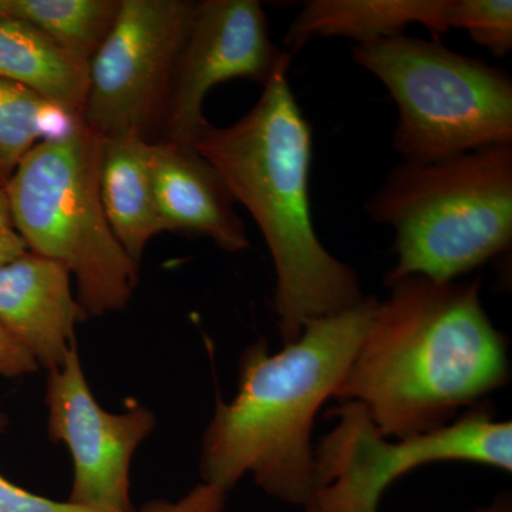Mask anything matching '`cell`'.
<instances>
[{"label":"cell","mask_w":512,"mask_h":512,"mask_svg":"<svg viewBox=\"0 0 512 512\" xmlns=\"http://www.w3.org/2000/svg\"><path fill=\"white\" fill-rule=\"evenodd\" d=\"M387 286L335 399L362 404L383 436L404 439L453 423L508 384L507 338L485 312L480 279Z\"/></svg>","instance_id":"6da1fadb"},{"label":"cell","mask_w":512,"mask_h":512,"mask_svg":"<svg viewBox=\"0 0 512 512\" xmlns=\"http://www.w3.org/2000/svg\"><path fill=\"white\" fill-rule=\"evenodd\" d=\"M271 77L254 107L229 127L208 124L191 144L252 215L274 261V309L285 345L312 319L365 299L359 276L316 235L309 198L312 128L288 82Z\"/></svg>","instance_id":"7a4b0ae2"},{"label":"cell","mask_w":512,"mask_h":512,"mask_svg":"<svg viewBox=\"0 0 512 512\" xmlns=\"http://www.w3.org/2000/svg\"><path fill=\"white\" fill-rule=\"evenodd\" d=\"M375 296L312 319L302 335L272 353L266 340L241 357L238 393L218 403L202 439L204 483L225 493L251 474L266 494L305 507L313 484L312 430L365 339Z\"/></svg>","instance_id":"3957f363"},{"label":"cell","mask_w":512,"mask_h":512,"mask_svg":"<svg viewBox=\"0 0 512 512\" xmlns=\"http://www.w3.org/2000/svg\"><path fill=\"white\" fill-rule=\"evenodd\" d=\"M366 211L396 232L397 264L384 284L407 276L457 281L511 248L512 144L434 163L403 161Z\"/></svg>","instance_id":"277c9868"},{"label":"cell","mask_w":512,"mask_h":512,"mask_svg":"<svg viewBox=\"0 0 512 512\" xmlns=\"http://www.w3.org/2000/svg\"><path fill=\"white\" fill-rule=\"evenodd\" d=\"M101 146L82 121L66 136L39 141L5 185L13 228L29 252L69 269L84 316L123 311L138 282L101 205Z\"/></svg>","instance_id":"5b68a950"},{"label":"cell","mask_w":512,"mask_h":512,"mask_svg":"<svg viewBox=\"0 0 512 512\" xmlns=\"http://www.w3.org/2000/svg\"><path fill=\"white\" fill-rule=\"evenodd\" d=\"M399 109L393 147L406 163L512 144L510 73L437 40L400 35L352 47Z\"/></svg>","instance_id":"8992f818"},{"label":"cell","mask_w":512,"mask_h":512,"mask_svg":"<svg viewBox=\"0 0 512 512\" xmlns=\"http://www.w3.org/2000/svg\"><path fill=\"white\" fill-rule=\"evenodd\" d=\"M338 423L313 450V491L306 512H377L384 491L412 470L441 461L512 471V424L480 403L429 433L390 440L366 407L343 402Z\"/></svg>","instance_id":"52a82bcc"},{"label":"cell","mask_w":512,"mask_h":512,"mask_svg":"<svg viewBox=\"0 0 512 512\" xmlns=\"http://www.w3.org/2000/svg\"><path fill=\"white\" fill-rule=\"evenodd\" d=\"M194 0H120L89 63L83 123L101 138L156 141L178 57L197 12Z\"/></svg>","instance_id":"ba28073f"},{"label":"cell","mask_w":512,"mask_h":512,"mask_svg":"<svg viewBox=\"0 0 512 512\" xmlns=\"http://www.w3.org/2000/svg\"><path fill=\"white\" fill-rule=\"evenodd\" d=\"M292 53L274 45L268 19L256 0H202L177 66L156 141L194 143L208 120L207 94L218 84L242 79L265 87ZM154 143V141H153Z\"/></svg>","instance_id":"9c48e42d"},{"label":"cell","mask_w":512,"mask_h":512,"mask_svg":"<svg viewBox=\"0 0 512 512\" xmlns=\"http://www.w3.org/2000/svg\"><path fill=\"white\" fill-rule=\"evenodd\" d=\"M47 434L69 448L74 464L69 503L104 512H134L131 458L156 426L146 407L109 413L94 399L76 346L47 377Z\"/></svg>","instance_id":"30bf717a"},{"label":"cell","mask_w":512,"mask_h":512,"mask_svg":"<svg viewBox=\"0 0 512 512\" xmlns=\"http://www.w3.org/2000/svg\"><path fill=\"white\" fill-rule=\"evenodd\" d=\"M70 276L60 262L32 252L0 266V322L49 372L63 365L86 318Z\"/></svg>","instance_id":"8fae6325"},{"label":"cell","mask_w":512,"mask_h":512,"mask_svg":"<svg viewBox=\"0 0 512 512\" xmlns=\"http://www.w3.org/2000/svg\"><path fill=\"white\" fill-rule=\"evenodd\" d=\"M150 170L158 212L167 231L214 241L227 252L249 247L245 224L218 171L190 144L154 141Z\"/></svg>","instance_id":"7c38bea8"},{"label":"cell","mask_w":512,"mask_h":512,"mask_svg":"<svg viewBox=\"0 0 512 512\" xmlns=\"http://www.w3.org/2000/svg\"><path fill=\"white\" fill-rule=\"evenodd\" d=\"M150 146L140 137L103 138L101 146V205L111 231L137 268L148 242L167 232L154 195Z\"/></svg>","instance_id":"4fadbf2b"},{"label":"cell","mask_w":512,"mask_h":512,"mask_svg":"<svg viewBox=\"0 0 512 512\" xmlns=\"http://www.w3.org/2000/svg\"><path fill=\"white\" fill-rule=\"evenodd\" d=\"M448 0H309L285 35L292 52L318 37L342 36L357 45L404 35L413 23L434 36L450 32Z\"/></svg>","instance_id":"5bb4252c"},{"label":"cell","mask_w":512,"mask_h":512,"mask_svg":"<svg viewBox=\"0 0 512 512\" xmlns=\"http://www.w3.org/2000/svg\"><path fill=\"white\" fill-rule=\"evenodd\" d=\"M0 79L28 87L83 120L89 63L29 26L0 20Z\"/></svg>","instance_id":"9a60e30c"},{"label":"cell","mask_w":512,"mask_h":512,"mask_svg":"<svg viewBox=\"0 0 512 512\" xmlns=\"http://www.w3.org/2000/svg\"><path fill=\"white\" fill-rule=\"evenodd\" d=\"M119 8L120 0H0V20L29 26L90 63Z\"/></svg>","instance_id":"2e32d148"},{"label":"cell","mask_w":512,"mask_h":512,"mask_svg":"<svg viewBox=\"0 0 512 512\" xmlns=\"http://www.w3.org/2000/svg\"><path fill=\"white\" fill-rule=\"evenodd\" d=\"M82 121L28 87L0 79V170L10 178L39 141L66 136Z\"/></svg>","instance_id":"e0dca14e"},{"label":"cell","mask_w":512,"mask_h":512,"mask_svg":"<svg viewBox=\"0 0 512 512\" xmlns=\"http://www.w3.org/2000/svg\"><path fill=\"white\" fill-rule=\"evenodd\" d=\"M447 25L450 30H466L474 43L494 56L511 52V0H448Z\"/></svg>","instance_id":"ac0fdd59"},{"label":"cell","mask_w":512,"mask_h":512,"mask_svg":"<svg viewBox=\"0 0 512 512\" xmlns=\"http://www.w3.org/2000/svg\"><path fill=\"white\" fill-rule=\"evenodd\" d=\"M3 419L0 416V429ZM0 512H104L29 493L0 474Z\"/></svg>","instance_id":"d6986e66"},{"label":"cell","mask_w":512,"mask_h":512,"mask_svg":"<svg viewBox=\"0 0 512 512\" xmlns=\"http://www.w3.org/2000/svg\"><path fill=\"white\" fill-rule=\"evenodd\" d=\"M227 493L217 485L200 484L192 488L181 500H154L141 508L140 512H225Z\"/></svg>","instance_id":"ffe728a7"},{"label":"cell","mask_w":512,"mask_h":512,"mask_svg":"<svg viewBox=\"0 0 512 512\" xmlns=\"http://www.w3.org/2000/svg\"><path fill=\"white\" fill-rule=\"evenodd\" d=\"M37 369L35 357L0 322V376L30 375Z\"/></svg>","instance_id":"44dd1931"},{"label":"cell","mask_w":512,"mask_h":512,"mask_svg":"<svg viewBox=\"0 0 512 512\" xmlns=\"http://www.w3.org/2000/svg\"><path fill=\"white\" fill-rule=\"evenodd\" d=\"M26 252H29V249L15 229L0 231V266L25 255Z\"/></svg>","instance_id":"7402d4cb"},{"label":"cell","mask_w":512,"mask_h":512,"mask_svg":"<svg viewBox=\"0 0 512 512\" xmlns=\"http://www.w3.org/2000/svg\"><path fill=\"white\" fill-rule=\"evenodd\" d=\"M13 228L12 214H10V205L8 192L6 188L0 185V231Z\"/></svg>","instance_id":"603a6c76"},{"label":"cell","mask_w":512,"mask_h":512,"mask_svg":"<svg viewBox=\"0 0 512 512\" xmlns=\"http://www.w3.org/2000/svg\"><path fill=\"white\" fill-rule=\"evenodd\" d=\"M466 512H512V501L510 494H503L494 500L490 505L485 507L476 508Z\"/></svg>","instance_id":"cb8c5ba5"},{"label":"cell","mask_w":512,"mask_h":512,"mask_svg":"<svg viewBox=\"0 0 512 512\" xmlns=\"http://www.w3.org/2000/svg\"><path fill=\"white\" fill-rule=\"evenodd\" d=\"M8 181V175H6L5 173H3L2 170H0V185H2V187H5V185L8 184Z\"/></svg>","instance_id":"d4e9b609"}]
</instances>
